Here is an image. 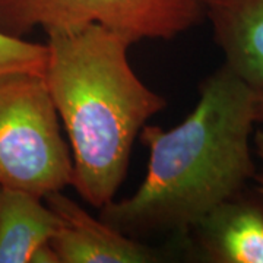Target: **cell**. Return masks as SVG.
Instances as JSON below:
<instances>
[{"label":"cell","mask_w":263,"mask_h":263,"mask_svg":"<svg viewBox=\"0 0 263 263\" xmlns=\"http://www.w3.org/2000/svg\"><path fill=\"white\" fill-rule=\"evenodd\" d=\"M44 81L70 142L72 187L101 209L126 179L133 143L167 107L135 73L124 34L100 24L50 29Z\"/></svg>","instance_id":"7a4b0ae2"},{"label":"cell","mask_w":263,"mask_h":263,"mask_svg":"<svg viewBox=\"0 0 263 263\" xmlns=\"http://www.w3.org/2000/svg\"><path fill=\"white\" fill-rule=\"evenodd\" d=\"M203 21V0H0V32L15 38L100 24L133 43L173 40Z\"/></svg>","instance_id":"277c9868"},{"label":"cell","mask_w":263,"mask_h":263,"mask_svg":"<svg viewBox=\"0 0 263 263\" xmlns=\"http://www.w3.org/2000/svg\"><path fill=\"white\" fill-rule=\"evenodd\" d=\"M60 218V227L50 241L59 263H149L160 253L136 238L95 219L63 190L44 197Z\"/></svg>","instance_id":"5b68a950"},{"label":"cell","mask_w":263,"mask_h":263,"mask_svg":"<svg viewBox=\"0 0 263 263\" xmlns=\"http://www.w3.org/2000/svg\"><path fill=\"white\" fill-rule=\"evenodd\" d=\"M47 53V44L0 32V75L27 72L44 76Z\"/></svg>","instance_id":"9c48e42d"},{"label":"cell","mask_w":263,"mask_h":263,"mask_svg":"<svg viewBox=\"0 0 263 263\" xmlns=\"http://www.w3.org/2000/svg\"><path fill=\"white\" fill-rule=\"evenodd\" d=\"M72 179V151L44 76L0 75V186L44 199Z\"/></svg>","instance_id":"3957f363"},{"label":"cell","mask_w":263,"mask_h":263,"mask_svg":"<svg viewBox=\"0 0 263 263\" xmlns=\"http://www.w3.org/2000/svg\"><path fill=\"white\" fill-rule=\"evenodd\" d=\"M59 227L60 218L43 197L0 186V263L34 262Z\"/></svg>","instance_id":"ba28073f"},{"label":"cell","mask_w":263,"mask_h":263,"mask_svg":"<svg viewBox=\"0 0 263 263\" xmlns=\"http://www.w3.org/2000/svg\"><path fill=\"white\" fill-rule=\"evenodd\" d=\"M206 260L263 263V208L250 199H228L190 230Z\"/></svg>","instance_id":"8992f818"},{"label":"cell","mask_w":263,"mask_h":263,"mask_svg":"<svg viewBox=\"0 0 263 263\" xmlns=\"http://www.w3.org/2000/svg\"><path fill=\"white\" fill-rule=\"evenodd\" d=\"M257 91L227 65L200 85L193 111L170 130L143 126L145 179L132 196L111 200L100 219L132 238L187 234L209 211L254 179L250 138Z\"/></svg>","instance_id":"6da1fadb"},{"label":"cell","mask_w":263,"mask_h":263,"mask_svg":"<svg viewBox=\"0 0 263 263\" xmlns=\"http://www.w3.org/2000/svg\"><path fill=\"white\" fill-rule=\"evenodd\" d=\"M216 46L235 75L263 89V0H203Z\"/></svg>","instance_id":"52a82bcc"},{"label":"cell","mask_w":263,"mask_h":263,"mask_svg":"<svg viewBox=\"0 0 263 263\" xmlns=\"http://www.w3.org/2000/svg\"><path fill=\"white\" fill-rule=\"evenodd\" d=\"M253 143H254V151H256V155L259 157V160L262 162V171L259 174L254 176V179L257 180L259 183V193L263 197V130H256L253 135Z\"/></svg>","instance_id":"30bf717a"},{"label":"cell","mask_w":263,"mask_h":263,"mask_svg":"<svg viewBox=\"0 0 263 263\" xmlns=\"http://www.w3.org/2000/svg\"><path fill=\"white\" fill-rule=\"evenodd\" d=\"M256 117L257 122H263V89L257 91V97H256Z\"/></svg>","instance_id":"8fae6325"}]
</instances>
